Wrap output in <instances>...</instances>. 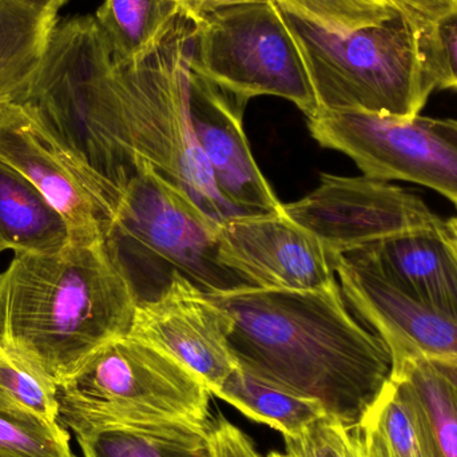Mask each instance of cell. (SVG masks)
<instances>
[{
	"label": "cell",
	"instance_id": "1",
	"mask_svg": "<svg viewBox=\"0 0 457 457\" xmlns=\"http://www.w3.org/2000/svg\"><path fill=\"white\" fill-rule=\"evenodd\" d=\"M209 295L233 320L228 346L241 370L316 400L346 428L361 423L391 378V351L349 311L337 278L313 290Z\"/></svg>",
	"mask_w": 457,
	"mask_h": 457
},
{
	"label": "cell",
	"instance_id": "2",
	"mask_svg": "<svg viewBox=\"0 0 457 457\" xmlns=\"http://www.w3.org/2000/svg\"><path fill=\"white\" fill-rule=\"evenodd\" d=\"M139 298L107 239L50 254H13L0 270V348L56 386L129 335Z\"/></svg>",
	"mask_w": 457,
	"mask_h": 457
},
{
	"label": "cell",
	"instance_id": "3",
	"mask_svg": "<svg viewBox=\"0 0 457 457\" xmlns=\"http://www.w3.org/2000/svg\"><path fill=\"white\" fill-rule=\"evenodd\" d=\"M21 104L98 182L117 212L136 176L114 54L94 15L56 21Z\"/></svg>",
	"mask_w": 457,
	"mask_h": 457
},
{
	"label": "cell",
	"instance_id": "4",
	"mask_svg": "<svg viewBox=\"0 0 457 457\" xmlns=\"http://www.w3.org/2000/svg\"><path fill=\"white\" fill-rule=\"evenodd\" d=\"M284 12L303 51L319 110L415 117L436 90L431 19L418 11L402 4L386 21L348 32Z\"/></svg>",
	"mask_w": 457,
	"mask_h": 457
},
{
	"label": "cell",
	"instance_id": "5",
	"mask_svg": "<svg viewBox=\"0 0 457 457\" xmlns=\"http://www.w3.org/2000/svg\"><path fill=\"white\" fill-rule=\"evenodd\" d=\"M195 24L179 18L163 45L141 61L114 55V77L137 168H150L219 222L241 216L220 195L190 114ZM138 173V171H137Z\"/></svg>",
	"mask_w": 457,
	"mask_h": 457
},
{
	"label": "cell",
	"instance_id": "6",
	"mask_svg": "<svg viewBox=\"0 0 457 457\" xmlns=\"http://www.w3.org/2000/svg\"><path fill=\"white\" fill-rule=\"evenodd\" d=\"M211 397L205 383L173 357L126 335L59 384V423L75 437L139 424L209 423Z\"/></svg>",
	"mask_w": 457,
	"mask_h": 457
},
{
	"label": "cell",
	"instance_id": "7",
	"mask_svg": "<svg viewBox=\"0 0 457 457\" xmlns=\"http://www.w3.org/2000/svg\"><path fill=\"white\" fill-rule=\"evenodd\" d=\"M220 224L187 193L142 168L126 187L106 239L123 268L134 261L126 269L129 277L145 265L162 287L181 274L206 295H216L249 287L220 262Z\"/></svg>",
	"mask_w": 457,
	"mask_h": 457
},
{
	"label": "cell",
	"instance_id": "8",
	"mask_svg": "<svg viewBox=\"0 0 457 457\" xmlns=\"http://www.w3.org/2000/svg\"><path fill=\"white\" fill-rule=\"evenodd\" d=\"M193 24L190 70L198 77L246 104L270 96L308 118L319 112L303 51L276 0L219 8Z\"/></svg>",
	"mask_w": 457,
	"mask_h": 457
},
{
	"label": "cell",
	"instance_id": "9",
	"mask_svg": "<svg viewBox=\"0 0 457 457\" xmlns=\"http://www.w3.org/2000/svg\"><path fill=\"white\" fill-rule=\"evenodd\" d=\"M308 129L320 146L348 155L365 177L421 185L457 209V120L319 110Z\"/></svg>",
	"mask_w": 457,
	"mask_h": 457
},
{
	"label": "cell",
	"instance_id": "10",
	"mask_svg": "<svg viewBox=\"0 0 457 457\" xmlns=\"http://www.w3.org/2000/svg\"><path fill=\"white\" fill-rule=\"evenodd\" d=\"M284 212L335 258L404 231L445 224L418 195L365 176L322 174L313 192L287 204Z\"/></svg>",
	"mask_w": 457,
	"mask_h": 457
},
{
	"label": "cell",
	"instance_id": "11",
	"mask_svg": "<svg viewBox=\"0 0 457 457\" xmlns=\"http://www.w3.org/2000/svg\"><path fill=\"white\" fill-rule=\"evenodd\" d=\"M0 158L61 214L72 244L106 239L115 208L98 182L21 104L0 106Z\"/></svg>",
	"mask_w": 457,
	"mask_h": 457
},
{
	"label": "cell",
	"instance_id": "12",
	"mask_svg": "<svg viewBox=\"0 0 457 457\" xmlns=\"http://www.w3.org/2000/svg\"><path fill=\"white\" fill-rule=\"evenodd\" d=\"M220 262L249 287L313 290L335 281V257L285 212L225 220L217 234Z\"/></svg>",
	"mask_w": 457,
	"mask_h": 457
},
{
	"label": "cell",
	"instance_id": "13",
	"mask_svg": "<svg viewBox=\"0 0 457 457\" xmlns=\"http://www.w3.org/2000/svg\"><path fill=\"white\" fill-rule=\"evenodd\" d=\"M231 327L227 309L174 274L155 297L139 301L129 335L173 357L213 395L238 367L228 346Z\"/></svg>",
	"mask_w": 457,
	"mask_h": 457
},
{
	"label": "cell",
	"instance_id": "14",
	"mask_svg": "<svg viewBox=\"0 0 457 457\" xmlns=\"http://www.w3.org/2000/svg\"><path fill=\"white\" fill-rule=\"evenodd\" d=\"M335 273L349 308L399 357H457V317L415 300L372 269L338 254Z\"/></svg>",
	"mask_w": 457,
	"mask_h": 457
},
{
	"label": "cell",
	"instance_id": "15",
	"mask_svg": "<svg viewBox=\"0 0 457 457\" xmlns=\"http://www.w3.org/2000/svg\"><path fill=\"white\" fill-rule=\"evenodd\" d=\"M189 90L193 128L220 195L241 216L284 211L250 150L242 122L246 102L192 70Z\"/></svg>",
	"mask_w": 457,
	"mask_h": 457
},
{
	"label": "cell",
	"instance_id": "16",
	"mask_svg": "<svg viewBox=\"0 0 457 457\" xmlns=\"http://www.w3.org/2000/svg\"><path fill=\"white\" fill-rule=\"evenodd\" d=\"M343 255L372 269L415 300L457 317V249L447 221L404 231Z\"/></svg>",
	"mask_w": 457,
	"mask_h": 457
},
{
	"label": "cell",
	"instance_id": "17",
	"mask_svg": "<svg viewBox=\"0 0 457 457\" xmlns=\"http://www.w3.org/2000/svg\"><path fill=\"white\" fill-rule=\"evenodd\" d=\"M69 242L61 214L21 171L0 158V253L50 254Z\"/></svg>",
	"mask_w": 457,
	"mask_h": 457
},
{
	"label": "cell",
	"instance_id": "18",
	"mask_svg": "<svg viewBox=\"0 0 457 457\" xmlns=\"http://www.w3.org/2000/svg\"><path fill=\"white\" fill-rule=\"evenodd\" d=\"M211 421L118 427L75 439L83 457H216Z\"/></svg>",
	"mask_w": 457,
	"mask_h": 457
},
{
	"label": "cell",
	"instance_id": "19",
	"mask_svg": "<svg viewBox=\"0 0 457 457\" xmlns=\"http://www.w3.org/2000/svg\"><path fill=\"white\" fill-rule=\"evenodd\" d=\"M360 424L388 457H445L423 403L397 376L391 375Z\"/></svg>",
	"mask_w": 457,
	"mask_h": 457
},
{
	"label": "cell",
	"instance_id": "20",
	"mask_svg": "<svg viewBox=\"0 0 457 457\" xmlns=\"http://www.w3.org/2000/svg\"><path fill=\"white\" fill-rule=\"evenodd\" d=\"M56 21L13 0H0V106L23 98Z\"/></svg>",
	"mask_w": 457,
	"mask_h": 457
},
{
	"label": "cell",
	"instance_id": "21",
	"mask_svg": "<svg viewBox=\"0 0 457 457\" xmlns=\"http://www.w3.org/2000/svg\"><path fill=\"white\" fill-rule=\"evenodd\" d=\"M94 18L114 55L136 62L163 45L181 15L168 0H104Z\"/></svg>",
	"mask_w": 457,
	"mask_h": 457
},
{
	"label": "cell",
	"instance_id": "22",
	"mask_svg": "<svg viewBox=\"0 0 457 457\" xmlns=\"http://www.w3.org/2000/svg\"><path fill=\"white\" fill-rule=\"evenodd\" d=\"M213 395L233 405L246 418L281 432L284 437L298 436L314 421L327 416L316 400L298 396L261 380L239 367Z\"/></svg>",
	"mask_w": 457,
	"mask_h": 457
},
{
	"label": "cell",
	"instance_id": "23",
	"mask_svg": "<svg viewBox=\"0 0 457 457\" xmlns=\"http://www.w3.org/2000/svg\"><path fill=\"white\" fill-rule=\"evenodd\" d=\"M392 375L423 403L445 457H457V357H399Z\"/></svg>",
	"mask_w": 457,
	"mask_h": 457
},
{
	"label": "cell",
	"instance_id": "24",
	"mask_svg": "<svg viewBox=\"0 0 457 457\" xmlns=\"http://www.w3.org/2000/svg\"><path fill=\"white\" fill-rule=\"evenodd\" d=\"M0 413L42 426H62L55 381L4 348H0Z\"/></svg>",
	"mask_w": 457,
	"mask_h": 457
},
{
	"label": "cell",
	"instance_id": "25",
	"mask_svg": "<svg viewBox=\"0 0 457 457\" xmlns=\"http://www.w3.org/2000/svg\"><path fill=\"white\" fill-rule=\"evenodd\" d=\"M295 13L322 29L348 32L380 23L402 7L396 0H276Z\"/></svg>",
	"mask_w": 457,
	"mask_h": 457
},
{
	"label": "cell",
	"instance_id": "26",
	"mask_svg": "<svg viewBox=\"0 0 457 457\" xmlns=\"http://www.w3.org/2000/svg\"><path fill=\"white\" fill-rule=\"evenodd\" d=\"M0 457L78 456L63 426H42L0 413Z\"/></svg>",
	"mask_w": 457,
	"mask_h": 457
},
{
	"label": "cell",
	"instance_id": "27",
	"mask_svg": "<svg viewBox=\"0 0 457 457\" xmlns=\"http://www.w3.org/2000/svg\"><path fill=\"white\" fill-rule=\"evenodd\" d=\"M290 457H356L352 429L341 421L322 416L295 437H284Z\"/></svg>",
	"mask_w": 457,
	"mask_h": 457
},
{
	"label": "cell",
	"instance_id": "28",
	"mask_svg": "<svg viewBox=\"0 0 457 457\" xmlns=\"http://www.w3.org/2000/svg\"><path fill=\"white\" fill-rule=\"evenodd\" d=\"M429 46L437 88L457 93V7L431 21Z\"/></svg>",
	"mask_w": 457,
	"mask_h": 457
},
{
	"label": "cell",
	"instance_id": "29",
	"mask_svg": "<svg viewBox=\"0 0 457 457\" xmlns=\"http://www.w3.org/2000/svg\"><path fill=\"white\" fill-rule=\"evenodd\" d=\"M211 434L216 457H262L252 439L222 416L212 419Z\"/></svg>",
	"mask_w": 457,
	"mask_h": 457
},
{
	"label": "cell",
	"instance_id": "30",
	"mask_svg": "<svg viewBox=\"0 0 457 457\" xmlns=\"http://www.w3.org/2000/svg\"><path fill=\"white\" fill-rule=\"evenodd\" d=\"M168 2L177 5L182 18L193 21L219 8L241 4V3L260 2V0H168Z\"/></svg>",
	"mask_w": 457,
	"mask_h": 457
},
{
	"label": "cell",
	"instance_id": "31",
	"mask_svg": "<svg viewBox=\"0 0 457 457\" xmlns=\"http://www.w3.org/2000/svg\"><path fill=\"white\" fill-rule=\"evenodd\" d=\"M396 2L418 11L431 21L453 8L451 0H396Z\"/></svg>",
	"mask_w": 457,
	"mask_h": 457
},
{
	"label": "cell",
	"instance_id": "32",
	"mask_svg": "<svg viewBox=\"0 0 457 457\" xmlns=\"http://www.w3.org/2000/svg\"><path fill=\"white\" fill-rule=\"evenodd\" d=\"M13 2L19 3L40 15L58 19L59 10L70 0H13Z\"/></svg>",
	"mask_w": 457,
	"mask_h": 457
},
{
	"label": "cell",
	"instance_id": "33",
	"mask_svg": "<svg viewBox=\"0 0 457 457\" xmlns=\"http://www.w3.org/2000/svg\"><path fill=\"white\" fill-rule=\"evenodd\" d=\"M352 436H353L354 453H356V457H375L373 456L372 451L368 447L367 443H365L364 437L360 434L357 427L352 428Z\"/></svg>",
	"mask_w": 457,
	"mask_h": 457
},
{
	"label": "cell",
	"instance_id": "34",
	"mask_svg": "<svg viewBox=\"0 0 457 457\" xmlns=\"http://www.w3.org/2000/svg\"><path fill=\"white\" fill-rule=\"evenodd\" d=\"M448 228H450L451 234H453V242L457 249V217H453L450 221H447Z\"/></svg>",
	"mask_w": 457,
	"mask_h": 457
},
{
	"label": "cell",
	"instance_id": "35",
	"mask_svg": "<svg viewBox=\"0 0 457 457\" xmlns=\"http://www.w3.org/2000/svg\"><path fill=\"white\" fill-rule=\"evenodd\" d=\"M268 457H290V456L287 455V453H269Z\"/></svg>",
	"mask_w": 457,
	"mask_h": 457
},
{
	"label": "cell",
	"instance_id": "36",
	"mask_svg": "<svg viewBox=\"0 0 457 457\" xmlns=\"http://www.w3.org/2000/svg\"><path fill=\"white\" fill-rule=\"evenodd\" d=\"M451 3H453V7H457V0H451Z\"/></svg>",
	"mask_w": 457,
	"mask_h": 457
}]
</instances>
